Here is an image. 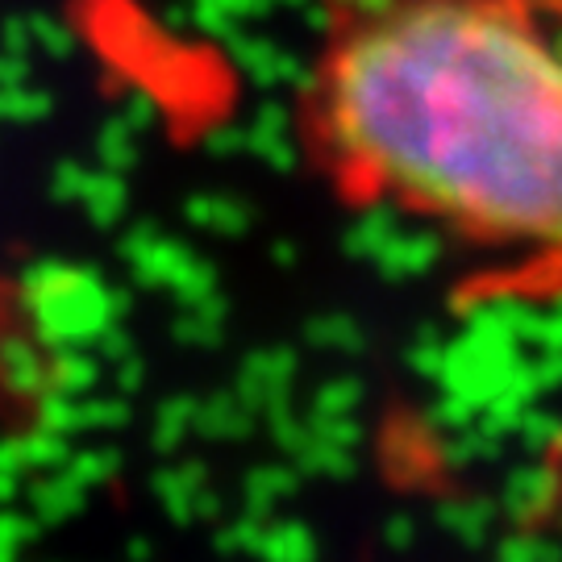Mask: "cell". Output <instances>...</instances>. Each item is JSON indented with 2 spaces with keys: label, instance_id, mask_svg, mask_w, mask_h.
<instances>
[{
  "label": "cell",
  "instance_id": "obj_1",
  "mask_svg": "<svg viewBox=\"0 0 562 562\" xmlns=\"http://www.w3.org/2000/svg\"><path fill=\"white\" fill-rule=\"evenodd\" d=\"M304 134L355 201L562 262V25L533 0H359L313 59Z\"/></svg>",
  "mask_w": 562,
  "mask_h": 562
}]
</instances>
